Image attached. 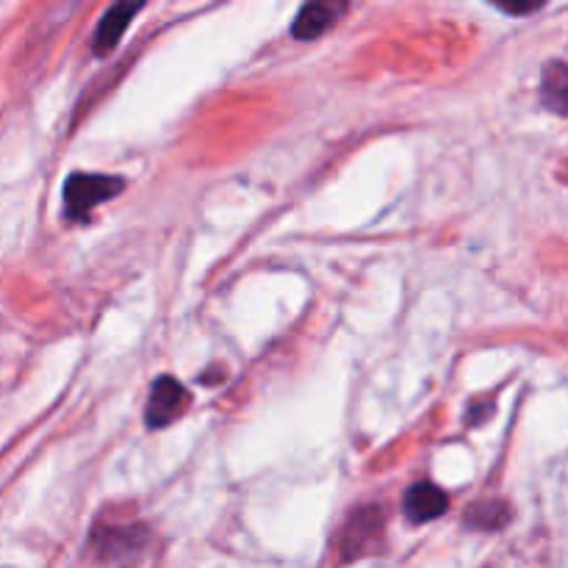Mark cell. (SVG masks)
Returning <instances> with one entry per match:
<instances>
[{
    "mask_svg": "<svg viewBox=\"0 0 568 568\" xmlns=\"http://www.w3.org/2000/svg\"><path fill=\"white\" fill-rule=\"evenodd\" d=\"M503 11H508V14H530V11L541 9V3H525V6H514V3H505L499 6Z\"/></svg>",
    "mask_w": 568,
    "mask_h": 568,
    "instance_id": "obj_9",
    "label": "cell"
},
{
    "mask_svg": "<svg viewBox=\"0 0 568 568\" xmlns=\"http://www.w3.org/2000/svg\"><path fill=\"white\" fill-rule=\"evenodd\" d=\"M142 11V3H116L100 20L98 33H94V53L105 55L120 44L122 33L128 31V22L133 20V14Z\"/></svg>",
    "mask_w": 568,
    "mask_h": 568,
    "instance_id": "obj_5",
    "label": "cell"
},
{
    "mask_svg": "<svg viewBox=\"0 0 568 568\" xmlns=\"http://www.w3.org/2000/svg\"><path fill=\"white\" fill-rule=\"evenodd\" d=\"M541 98L549 109L568 116V64H560V61L547 64L541 81Z\"/></svg>",
    "mask_w": 568,
    "mask_h": 568,
    "instance_id": "obj_7",
    "label": "cell"
},
{
    "mask_svg": "<svg viewBox=\"0 0 568 568\" xmlns=\"http://www.w3.org/2000/svg\"><path fill=\"white\" fill-rule=\"evenodd\" d=\"M508 519V505L497 503V499H488V503H477L469 508V527H483V530H497Z\"/></svg>",
    "mask_w": 568,
    "mask_h": 568,
    "instance_id": "obj_8",
    "label": "cell"
},
{
    "mask_svg": "<svg viewBox=\"0 0 568 568\" xmlns=\"http://www.w3.org/2000/svg\"><path fill=\"white\" fill-rule=\"evenodd\" d=\"M347 11L344 3H308L294 20V39H320L322 33L331 31L336 26V17Z\"/></svg>",
    "mask_w": 568,
    "mask_h": 568,
    "instance_id": "obj_6",
    "label": "cell"
},
{
    "mask_svg": "<svg viewBox=\"0 0 568 568\" xmlns=\"http://www.w3.org/2000/svg\"><path fill=\"white\" fill-rule=\"evenodd\" d=\"M403 508L408 521H414V525H427V521L447 514L449 497L442 488L433 486V483H416V486H410L408 494H405Z\"/></svg>",
    "mask_w": 568,
    "mask_h": 568,
    "instance_id": "obj_4",
    "label": "cell"
},
{
    "mask_svg": "<svg viewBox=\"0 0 568 568\" xmlns=\"http://www.w3.org/2000/svg\"><path fill=\"white\" fill-rule=\"evenodd\" d=\"M189 408V392L175 381V377L164 375L155 381L153 392H150L148 410H144V419H148V427L153 430H161V427L172 425L183 410Z\"/></svg>",
    "mask_w": 568,
    "mask_h": 568,
    "instance_id": "obj_2",
    "label": "cell"
},
{
    "mask_svg": "<svg viewBox=\"0 0 568 568\" xmlns=\"http://www.w3.org/2000/svg\"><path fill=\"white\" fill-rule=\"evenodd\" d=\"M125 189V181L116 175H87L75 172L64 186V214L67 220H87L98 205L116 197Z\"/></svg>",
    "mask_w": 568,
    "mask_h": 568,
    "instance_id": "obj_1",
    "label": "cell"
},
{
    "mask_svg": "<svg viewBox=\"0 0 568 568\" xmlns=\"http://www.w3.org/2000/svg\"><path fill=\"white\" fill-rule=\"evenodd\" d=\"M383 541V514L381 508H361L358 514L349 516L347 527L342 536V555L344 560L361 558L372 552Z\"/></svg>",
    "mask_w": 568,
    "mask_h": 568,
    "instance_id": "obj_3",
    "label": "cell"
}]
</instances>
